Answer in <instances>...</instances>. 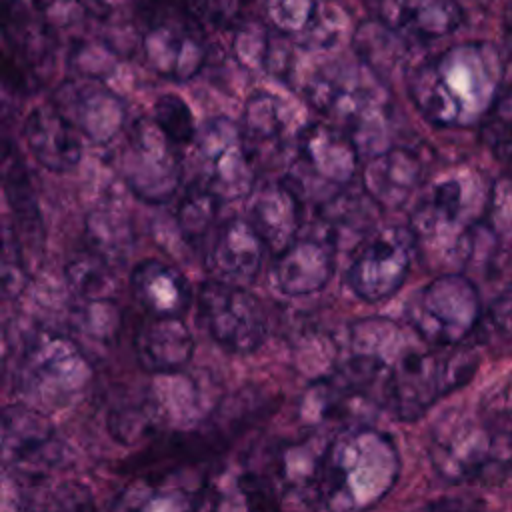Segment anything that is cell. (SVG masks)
Wrapping results in <instances>:
<instances>
[{
    "instance_id": "1",
    "label": "cell",
    "mask_w": 512,
    "mask_h": 512,
    "mask_svg": "<svg viewBox=\"0 0 512 512\" xmlns=\"http://www.w3.org/2000/svg\"><path fill=\"white\" fill-rule=\"evenodd\" d=\"M504 64L488 42L454 44L418 64L408 92L420 114L442 128H466L484 122L502 90Z\"/></svg>"
},
{
    "instance_id": "2",
    "label": "cell",
    "mask_w": 512,
    "mask_h": 512,
    "mask_svg": "<svg viewBox=\"0 0 512 512\" xmlns=\"http://www.w3.org/2000/svg\"><path fill=\"white\" fill-rule=\"evenodd\" d=\"M400 456L392 438L366 424L330 438L320 472V500L330 512H368L394 488Z\"/></svg>"
},
{
    "instance_id": "3",
    "label": "cell",
    "mask_w": 512,
    "mask_h": 512,
    "mask_svg": "<svg viewBox=\"0 0 512 512\" xmlns=\"http://www.w3.org/2000/svg\"><path fill=\"white\" fill-rule=\"evenodd\" d=\"M430 460L448 482L512 476V410H450L430 432Z\"/></svg>"
},
{
    "instance_id": "4",
    "label": "cell",
    "mask_w": 512,
    "mask_h": 512,
    "mask_svg": "<svg viewBox=\"0 0 512 512\" xmlns=\"http://www.w3.org/2000/svg\"><path fill=\"white\" fill-rule=\"evenodd\" d=\"M488 194L482 196L478 182L456 174L430 184L410 218L416 246L440 264H464L474 248V228L486 214Z\"/></svg>"
},
{
    "instance_id": "5",
    "label": "cell",
    "mask_w": 512,
    "mask_h": 512,
    "mask_svg": "<svg viewBox=\"0 0 512 512\" xmlns=\"http://www.w3.org/2000/svg\"><path fill=\"white\" fill-rule=\"evenodd\" d=\"M92 366L80 346L58 332L26 338L14 368V394L44 414L72 404L90 384Z\"/></svg>"
},
{
    "instance_id": "6",
    "label": "cell",
    "mask_w": 512,
    "mask_h": 512,
    "mask_svg": "<svg viewBox=\"0 0 512 512\" xmlns=\"http://www.w3.org/2000/svg\"><path fill=\"white\" fill-rule=\"evenodd\" d=\"M474 370L472 352L436 348L418 338L390 366L384 410L398 420H416L436 400L466 384Z\"/></svg>"
},
{
    "instance_id": "7",
    "label": "cell",
    "mask_w": 512,
    "mask_h": 512,
    "mask_svg": "<svg viewBox=\"0 0 512 512\" xmlns=\"http://www.w3.org/2000/svg\"><path fill=\"white\" fill-rule=\"evenodd\" d=\"M138 26L144 64L158 76L186 82L204 68L208 42L188 0H144Z\"/></svg>"
},
{
    "instance_id": "8",
    "label": "cell",
    "mask_w": 512,
    "mask_h": 512,
    "mask_svg": "<svg viewBox=\"0 0 512 512\" xmlns=\"http://www.w3.org/2000/svg\"><path fill=\"white\" fill-rule=\"evenodd\" d=\"M304 94L318 112L338 120L356 146H368V134L386 132L388 98L380 78L364 64H330L306 82Z\"/></svg>"
},
{
    "instance_id": "9",
    "label": "cell",
    "mask_w": 512,
    "mask_h": 512,
    "mask_svg": "<svg viewBox=\"0 0 512 512\" xmlns=\"http://www.w3.org/2000/svg\"><path fill=\"white\" fill-rule=\"evenodd\" d=\"M480 294L472 280L446 272L422 286L406 304L408 326L430 346L452 348L480 324Z\"/></svg>"
},
{
    "instance_id": "10",
    "label": "cell",
    "mask_w": 512,
    "mask_h": 512,
    "mask_svg": "<svg viewBox=\"0 0 512 512\" xmlns=\"http://www.w3.org/2000/svg\"><path fill=\"white\" fill-rule=\"evenodd\" d=\"M56 36L20 0H2V84L6 92L28 96L40 90L56 64Z\"/></svg>"
},
{
    "instance_id": "11",
    "label": "cell",
    "mask_w": 512,
    "mask_h": 512,
    "mask_svg": "<svg viewBox=\"0 0 512 512\" xmlns=\"http://www.w3.org/2000/svg\"><path fill=\"white\" fill-rule=\"evenodd\" d=\"M118 172L128 190L142 202L162 204L176 196L182 180L178 146L154 118L130 124L118 156Z\"/></svg>"
},
{
    "instance_id": "12",
    "label": "cell",
    "mask_w": 512,
    "mask_h": 512,
    "mask_svg": "<svg viewBox=\"0 0 512 512\" xmlns=\"http://www.w3.org/2000/svg\"><path fill=\"white\" fill-rule=\"evenodd\" d=\"M202 182L224 202L252 194L256 186V154L238 122L228 116L206 120L196 134Z\"/></svg>"
},
{
    "instance_id": "13",
    "label": "cell",
    "mask_w": 512,
    "mask_h": 512,
    "mask_svg": "<svg viewBox=\"0 0 512 512\" xmlns=\"http://www.w3.org/2000/svg\"><path fill=\"white\" fill-rule=\"evenodd\" d=\"M198 316L212 340L232 354L258 350L268 334L262 304L242 286L204 282L198 290Z\"/></svg>"
},
{
    "instance_id": "14",
    "label": "cell",
    "mask_w": 512,
    "mask_h": 512,
    "mask_svg": "<svg viewBox=\"0 0 512 512\" xmlns=\"http://www.w3.org/2000/svg\"><path fill=\"white\" fill-rule=\"evenodd\" d=\"M416 248L410 228L388 226L368 234L354 248L346 272L348 286L366 302H380L394 296L410 272Z\"/></svg>"
},
{
    "instance_id": "15",
    "label": "cell",
    "mask_w": 512,
    "mask_h": 512,
    "mask_svg": "<svg viewBox=\"0 0 512 512\" xmlns=\"http://www.w3.org/2000/svg\"><path fill=\"white\" fill-rule=\"evenodd\" d=\"M64 462V446L54 436L48 414L22 402L2 410V464L8 476L24 482H44L46 474Z\"/></svg>"
},
{
    "instance_id": "16",
    "label": "cell",
    "mask_w": 512,
    "mask_h": 512,
    "mask_svg": "<svg viewBox=\"0 0 512 512\" xmlns=\"http://www.w3.org/2000/svg\"><path fill=\"white\" fill-rule=\"evenodd\" d=\"M296 172L286 178L296 190L304 182L322 184L328 190L348 186L358 172V146L340 126L314 122L298 130Z\"/></svg>"
},
{
    "instance_id": "17",
    "label": "cell",
    "mask_w": 512,
    "mask_h": 512,
    "mask_svg": "<svg viewBox=\"0 0 512 512\" xmlns=\"http://www.w3.org/2000/svg\"><path fill=\"white\" fill-rule=\"evenodd\" d=\"M50 102L80 130L92 144L112 142L126 126V102L94 78L62 82Z\"/></svg>"
},
{
    "instance_id": "18",
    "label": "cell",
    "mask_w": 512,
    "mask_h": 512,
    "mask_svg": "<svg viewBox=\"0 0 512 512\" xmlns=\"http://www.w3.org/2000/svg\"><path fill=\"white\" fill-rule=\"evenodd\" d=\"M338 242L326 226L300 234L284 252L276 254L272 280L286 296H308L322 290L336 270Z\"/></svg>"
},
{
    "instance_id": "19",
    "label": "cell",
    "mask_w": 512,
    "mask_h": 512,
    "mask_svg": "<svg viewBox=\"0 0 512 512\" xmlns=\"http://www.w3.org/2000/svg\"><path fill=\"white\" fill-rule=\"evenodd\" d=\"M264 248V242L248 218L230 216L210 232L204 250V266L216 282L246 286L252 284L260 272Z\"/></svg>"
},
{
    "instance_id": "20",
    "label": "cell",
    "mask_w": 512,
    "mask_h": 512,
    "mask_svg": "<svg viewBox=\"0 0 512 512\" xmlns=\"http://www.w3.org/2000/svg\"><path fill=\"white\" fill-rule=\"evenodd\" d=\"M248 198V222L266 248L284 252L302 234V194L288 180H264Z\"/></svg>"
},
{
    "instance_id": "21",
    "label": "cell",
    "mask_w": 512,
    "mask_h": 512,
    "mask_svg": "<svg viewBox=\"0 0 512 512\" xmlns=\"http://www.w3.org/2000/svg\"><path fill=\"white\" fill-rule=\"evenodd\" d=\"M22 134L36 162L52 172L72 170L82 158L80 130L52 102L36 106L26 116Z\"/></svg>"
},
{
    "instance_id": "22",
    "label": "cell",
    "mask_w": 512,
    "mask_h": 512,
    "mask_svg": "<svg viewBox=\"0 0 512 512\" xmlns=\"http://www.w3.org/2000/svg\"><path fill=\"white\" fill-rule=\"evenodd\" d=\"M426 162L414 148L392 146L370 156L362 170L368 198L384 208L402 206L424 180Z\"/></svg>"
},
{
    "instance_id": "23",
    "label": "cell",
    "mask_w": 512,
    "mask_h": 512,
    "mask_svg": "<svg viewBox=\"0 0 512 512\" xmlns=\"http://www.w3.org/2000/svg\"><path fill=\"white\" fill-rule=\"evenodd\" d=\"M378 16L400 38L414 42L440 40L464 22L458 0H378Z\"/></svg>"
},
{
    "instance_id": "24",
    "label": "cell",
    "mask_w": 512,
    "mask_h": 512,
    "mask_svg": "<svg viewBox=\"0 0 512 512\" xmlns=\"http://www.w3.org/2000/svg\"><path fill=\"white\" fill-rule=\"evenodd\" d=\"M134 354L152 374H178L192 360L194 338L178 316H150L134 334Z\"/></svg>"
},
{
    "instance_id": "25",
    "label": "cell",
    "mask_w": 512,
    "mask_h": 512,
    "mask_svg": "<svg viewBox=\"0 0 512 512\" xmlns=\"http://www.w3.org/2000/svg\"><path fill=\"white\" fill-rule=\"evenodd\" d=\"M328 442L310 436L300 442H288L274 452L272 464L264 472L272 478L286 502L320 498V472Z\"/></svg>"
},
{
    "instance_id": "26",
    "label": "cell",
    "mask_w": 512,
    "mask_h": 512,
    "mask_svg": "<svg viewBox=\"0 0 512 512\" xmlns=\"http://www.w3.org/2000/svg\"><path fill=\"white\" fill-rule=\"evenodd\" d=\"M130 288L150 316L180 318L192 300V290L182 272L158 258H146L132 268Z\"/></svg>"
},
{
    "instance_id": "27",
    "label": "cell",
    "mask_w": 512,
    "mask_h": 512,
    "mask_svg": "<svg viewBox=\"0 0 512 512\" xmlns=\"http://www.w3.org/2000/svg\"><path fill=\"white\" fill-rule=\"evenodd\" d=\"M2 512H94L92 496L82 484H24L6 474Z\"/></svg>"
},
{
    "instance_id": "28",
    "label": "cell",
    "mask_w": 512,
    "mask_h": 512,
    "mask_svg": "<svg viewBox=\"0 0 512 512\" xmlns=\"http://www.w3.org/2000/svg\"><path fill=\"white\" fill-rule=\"evenodd\" d=\"M264 14L272 32L286 40L320 48L336 40V32L324 26L326 16L318 0H264Z\"/></svg>"
},
{
    "instance_id": "29",
    "label": "cell",
    "mask_w": 512,
    "mask_h": 512,
    "mask_svg": "<svg viewBox=\"0 0 512 512\" xmlns=\"http://www.w3.org/2000/svg\"><path fill=\"white\" fill-rule=\"evenodd\" d=\"M240 128L254 154L260 146H278L290 134V108L284 98L258 90L242 108Z\"/></svg>"
},
{
    "instance_id": "30",
    "label": "cell",
    "mask_w": 512,
    "mask_h": 512,
    "mask_svg": "<svg viewBox=\"0 0 512 512\" xmlns=\"http://www.w3.org/2000/svg\"><path fill=\"white\" fill-rule=\"evenodd\" d=\"M2 178H4V194L14 210V222H18L20 232L28 238L36 234L42 238V218L36 204V194L30 182V174L26 170L24 160L18 154V148L4 140V160H2Z\"/></svg>"
},
{
    "instance_id": "31",
    "label": "cell",
    "mask_w": 512,
    "mask_h": 512,
    "mask_svg": "<svg viewBox=\"0 0 512 512\" xmlns=\"http://www.w3.org/2000/svg\"><path fill=\"white\" fill-rule=\"evenodd\" d=\"M200 496L180 488L168 486L160 480L136 478L134 484L124 488L110 512H198Z\"/></svg>"
},
{
    "instance_id": "32",
    "label": "cell",
    "mask_w": 512,
    "mask_h": 512,
    "mask_svg": "<svg viewBox=\"0 0 512 512\" xmlns=\"http://www.w3.org/2000/svg\"><path fill=\"white\" fill-rule=\"evenodd\" d=\"M222 198L212 192L204 182L190 184L176 204V226L182 238L198 246L216 228V216L222 206Z\"/></svg>"
},
{
    "instance_id": "33",
    "label": "cell",
    "mask_w": 512,
    "mask_h": 512,
    "mask_svg": "<svg viewBox=\"0 0 512 512\" xmlns=\"http://www.w3.org/2000/svg\"><path fill=\"white\" fill-rule=\"evenodd\" d=\"M64 276L68 286L84 300H110L118 288L112 262L88 248L66 262Z\"/></svg>"
},
{
    "instance_id": "34",
    "label": "cell",
    "mask_w": 512,
    "mask_h": 512,
    "mask_svg": "<svg viewBox=\"0 0 512 512\" xmlns=\"http://www.w3.org/2000/svg\"><path fill=\"white\" fill-rule=\"evenodd\" d=\"M164 424L166 420L152 396H146L140 402L124 404L112 410L108 416L110 434L120 444H126V446H134L150 436L156 438Z\"/></svg>"
},
{
    "instance_id": "35",
    "label": "cell",
    "mask_w": 512,
    "mask_h": 512,
    "mask_svg": "<svg viewBox=\"0 0 512 512\" xmlns=\"http://www.w3.org/2000/svg\"><path fill=\"white\" fill-rule=\"evenodd\" d=\"M400 38L394 30L384 26L382 22H364L358 26L352 38L354 52L358 54L360 62L374 74L382 76L384 70L392 68V64L398 60V42Z\"/></svg>"
},
{
    "instance_id": "36",
    "label": "cell",
    "mask_w": 512,
    "mask_h": 512,
    "mask_svg": "<svg viewBox=\"0 0 512 512\" xmlns=\"http://www.w3.org/2000/svg\"><path fill=\"white\" fill-rule=\"evenodd\" d=\"M152 118L176 146H184L196 140L198 132L194 124V114L182 96L172 92L162 94L154 104Z\"/></svg>"
},
{
    "instance_id": "37",
    "label": "cell",
    "mask_w": 512,
    "mask_h": 512,
    "mask_svg": "<svg viewBox=\"0 0 512 512\" xmlns=\"http://www.w3.org/2000/svg\"><path fill=\"white\" fill-rule=\"evenodd\" d=\"M484 220L496 246L512 252V178H500L490 184Z\"/></svg>"
},
{
    "instance_id": "38",
    "label": "cell",
    "mask_w": 512,
    "mask_h": 512,
    "mask_svg": "<svg viewBox=\"0 0 512 512\" xmlns=\"http://www.w3.org/2000/svg\"><path fill=\"white\" fill-rule=\"evenodd\" d=\"M128 228L112 218L110 214L92 212L86 218V242L88 250L96 252L98 256L112 262L114 256H124L128 244Z\"/></svg>"
},
{
    "instance_id": "39",
    "label": "cell",
    "mask_w": 512,
    "mask_h": 512,
    "mask_svg": "<svg viewBox=\"0 0 512 512\" xmlns=\"http://www.w3.org/2000/svg\"><path fill=\"white\" fill-rule=\"evenodd\" d=\"M238 490L246 512H292L266 472H242L238 478Z\"/></svg>"
},
{
    "instance_id": "40",
    "label": "cell",
    "mask_w": 512,
    "mask_h": 512,
    "mask_svg": "<svg viewBox=\"0 0 512 512\" xmlns=\"http://www.w3.org/2000/svg\"><path fill=\"white\" fill-rule=\"evenodd\" d=\"M196 18L214 28L228 30L244 24L246 0H190Z\"/></svg>"
},
{
    "instance_id": "41",
    "label": "cell",
    "mask_w": 512,
    "mask_h": 512,
    "mask_svg": "<svg viewBox=\"0 0 512 512\" xmlns=\"http://www.w3.org/2000/svg\"><path fill=\"white\" fill-rule=\"evenodd\" d=\"M26 284L24 260L18 244L16 230L6 222L4 224V256H2V292L4 298H14Z\"/></svg>"
},
{
    "instance_id": "42",
    "label": "cell",
    "mask_w": 512,
    "mask_h": 512,
    "mask_svg": "<svg viewBox=\"0 0 512 512\" xmlns=\"http://www.w3.org/2000/svg\"><path fill=\"white\" fill-rule=\"evenodd\" d=\"M80 314L82 328L92 338H110L118 330V312L110 300H86Z\"/></svg>"
},
{
    "instance_id": "43",
    "label": "cell",
    "mask_w": 512,
    "mask_h": 512,
    "mask_svg": "<svg viewBox=\"0 0 512 512\" xmlns=\"http://www.w3.org/2000/svg\"><path fill=\"white\" fill-rule=\"evenodd\" d=\"M484 322H486L490 334H494L498 338H512V280L492 300Z\"/></svg>"
},
{
    "instance_id": "44",
    "label": "cell",
    "mask_w": 512,
    "mask_h": 512,
    "mask_svg": "<svg viewBox=\"0 0 512 512\" xmlns=\"http://www.w3.org/2000/svg\"><path fill=\"white\" fill-rule=\"evenodd\" d=\"M482 126H484L486 136L512 128V84L500 90V94L494 100L490 112L486 114Z\"/></svg>"
},
{
    "instance_id": "45",
    "label": "cell",
    "mask_w": 512,
    "mask_h": 512,
    "mask_svg": "<svg viewBox=\"0 0 512 512\" xmlns=\"http://www.w3.org/2000/svg\"><path fill=\"white\" fill-rule=\"evenodd\" d=\"M418 512H486V510L468 500L442 498V500H434V502L422 506Z\"/></svg>"
},
{
    "instance_id": "46",
    "label": "cell",
    "mask_w": 512,
    "mask_h": 512,
    "mask_svg": "<svg viewBox=\"0 0 512 512\" xmlns=\"http://www.w3.org/2000/svg\"><path fill=\"white\" fill-rule=\"evenodd\" d=\"M486 140L490 142L494 154L504 160L506 164H512V128L504 130V132H496L486 136Z\"/></svg>"
},
{
    "instance_id": "47",
    "label": "cell",
    "mask_w": 512,
    "mask_h": 512,
    "mask_svg": "<svg viewBox=\"0 0 512 512\" xmlns=\"http://www.w3.org/2000/svg\"><path fill=\"white\" fill-rule=\"evenodd\" d=\"M86 6H90L96 12H112L118 8H124L132 0H82Z\"/></svg>"
}]
</instances>
